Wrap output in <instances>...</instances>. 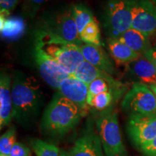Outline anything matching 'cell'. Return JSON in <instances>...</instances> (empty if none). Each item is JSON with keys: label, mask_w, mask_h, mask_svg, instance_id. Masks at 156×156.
<instances>
[{"label": "cell", "mask_w": 156, "mask_h": 156, "mask_svg": "<svg viewBox=\"0 0 156 156\" xmlns=\"http://www.w3.org/2000/svg\"><path fill=\"white\" fill-rule=\"evenodd\" d=\"M13 119L20 125H30L38 116L43 104L39 82L21 71H15L12 83Z\"/></svg>", "instance_id": "6da1fadb"}, {"label": "cell", "mask_w": 156, "mask_h": 156, "mask_svg": "<svg viewBox=\"0 0 156 156\" xmlns=\"http://www.w3.org/2000/svg\"><path fill=\"white\" fill-rule=\"evenodd\" d=\"M83 113L75 103L56 93L43 114L41 129L54 139L63 137L80 122Z\"/></svg>", "instance_id": "7a4b0ae2"}, {"label": "cell", "mask_w": 156, "mask_h": 156, "mask_svg": "<svg viewBox=\"0 0 156 156\" xmlns=\"http://www.w3.org/2000/svg\"><path fill=\"white\" fill-rule=\"evenodd\" d=\"M34 43L71 75L85 61L80 46L50 33L36 29Z\"/></svg>", "instance_id": "3957f363"}, {"label": "cell", "mask_w": 156, "mask_h": 156, "mask_svg": "<svg viewBox=\"0 0 156 156\" xmlns=\"http://www.w3.org/2000/svg\"><path fill=\"white\" fill-rule=\"evenodd\" d=\"M96 128L106 156H128L122 141L117 113L112 106L101 112Z\"/></svg>", "instance_id": "277c9868"}, {"label": "cell", "mask_w": 156, "mask_h": 156, "mask_svg": "<svg viewBox=\"0 0 156 156\" xmlns=\"http://www.w3.org/2000/svg\"><path fill=\"white\" fill-rule=\"evenodd\" d=\"M36 29L50 33L80 46L83 44L80 37L71 7L44 15Z\"/></svg>", "instance_id": "5b68a950"}, {"label": "cell", "mask_w": 156, "mask_h": 156, "mask_svg": "<svg viewBox=\"0 0 156 156\" xmlns=\"http://www.w3.org/2000/svg\"><path fill=\"white\" fill-rule=\"evenodd\" d=\"M132 0H108L103 28L108 38H118L132 28Z\"/></svg>", "instance_id": "8992f818"}, {"label": "cell", "mask_w": 156, "mask_h": 156, "mask_svg": "<svg viewBox=\"0 0 156 156\" xmlns=\"http://www.w3.org/2000/svg\"><path fill=\"white\" fill-rule=\"evenodd\" d=\"M122 108L129 116H156V97L147 85L134 83L124 95Z\"/></svg>", "instance_id": "52a82bcc"}, {"label": "cell", "mask_w": 156, "mask_h": 156, "mask_svg": "<svg viewBox=\"0 0 156 156\" xmlns=\"http://www.w3.org/2000/svg\"><path fill=\"white\" fill-rule=\"evenodd\" d=\"M33 56L41 77L52 88L58 90L62 82L71 76L53 58L45 54L36 43L34 45Z\"/></svg>", "instance_id": "ba28073f"}, {"label": "cell", "mask_w": 156, "mask_h": 156, "mask_svg": "<svg viewBox=\"0 0 156 156\" xmlns=\"http://www.w3.org/2000/svg\"><path fill=\"white\" fill-rule=\"evenodd\" d=\"M132 28L151 36L156 32V7L151 0H132Z\"/></svg>", "instance_id": "9c48e42d"}, {"label": "cell", "mask_w": 156, "mask_h": 156, "mask_svg": "<svg viewBox=\"0 0 156 156\" xmlns=\"http://www.w3.org/2000/svg\"><path fill=\"white\" fill-rule=\"evenodd\" d=\"M126 130L132 143L140 149L156 137V116H129Z\"/></svg>", "instance_id": "30bf717a"}, {"label": "cell", "mask_w": 156, "mask_h": 156, "mask_svg": "<svg viewBox=\"0 0 156 156\" xmlns=\"http://www.w3.org/2000/svg\"><path fill=\"white\" fill-rule=\"evenodd\" d=\"M58 92L75 103L84 115L88 106L87 103L88 85L87 84L71 75L61 83Z\"/></svg>", "instance_id": "8fae6325"}, {"label": "cell", "mask_w": 156, "mask_h": 156, "mask_svg": "<svg viewBox=\"0 0 156 156\" xmlns=\"http://www.w3.org/2000/svg\"><path fill=\"white\" fill-rule=\"evenodd\" d=\"M67 156H104L98 134L90 128L77 140Z\"/></svg>", "instance_id": "7c38bea8"}, {"label": "cell", "mask_w": 156, "mask_h": 156, "mask_svg": "<svg viewBox=\"0 0 156 156\" xmlns=\"http://www.w3.org/2000/svg\"><path fill=\"white\" fill-rule=\"evenodd\" d=\"M80 49L85 61L108 75L115 74L114 64L102 46L83 44L80 46Z\"/></svg>", "instance_id": "4fadbf2b"}, {"label": "cell", "mask_w": 156, "mask_h": 156, "mask_svg": "<svg viewBox=\"0 0 156 156\" xmlns=\"http://www.w3.org/2000/svg\"><path fill=\"white\" fill-rule=\"evenodd\" d=\"M12 116V98L11 77L5 70H2L0 75V128L8 126Z\"/></svg>", "instance_id": "5bb4252c"}, {"label": "cell", "mask_w": 156, "mask_h": 156, "mask_svg": "<svg viewBox=\"0 0 156 156\" xmlns=\"http://www.w3.org/2000/svg\"><path fill=\"white\" fill-rule=\"evenodd\" d=\"M126 72L136 83L149 85L156 83V69L145 56H140L126 65Z\"/></svg>", "instance_id": "9a60e30c"}, {"label": "cell", "mask_w": 156, "mask_h": 156, "mask_svg": "<svg viewBox=\"0 0 156 156\" xmlns=\"http://www.w3.org/2000/svg\"><path fill=\"white\" fill-rule=\"evenodd\" d=\"M108 48L110 55L118 65L126 64L140 57L141 54L134 51L117 38H108Z\"/></svg>", "instance_id": "2e32d148"}, {"label": "cell", "mask_w": 156, "mask_h": 156, "mask_svg": "<svg viewBox=\"0 0 156 156\" xmlns=\"http://www.w3.org/2000/svg\"><path fill=\"white\" fill-rule=\"evenodd\" d=\"M117 39L140 54H144L151 48L148 36L132 28L126 30Z\"/></svg>", "instance_id": "e0dca14e"}, {"label": "cell", "mask_w": 156, "mask_h": 156, "mask_svg": "<svg viewBox=\"0 0 156 156\" xmlns=\"http://www.w3.org/2000/svg\"><path fill=\"white\" fill-rule=\"evenodd\" d=\"M106 74L89 62L84 61L72 76L88 85L95 79L103 77Z\"/></svg>", "instance_id": "ac0fdd59"}, {"label": "cell", "mask_w": 156, "mask_h": 156, "mask_svg": "<svg viewBox=\"0 0 156 156\" xmlns=\"http://www.w3.org/2000/svg\"><path fill=\"white\" fill-rule=\"evenodd\" d=\"M73 15L79 34L89 23L95 19L92 11L83 4H76L71 6Z\"/></svg>", "instance_id": "d6986e66"}, {"label": "cell", "mask_w": 156, "mask_h": 156, "mask_svg": "<svg viewBox=\"0 0 156 156\" xmlns=\"http://www.w3.org/2000/svg\"><path fill=\"white\" fill-rule=\"evenodd\" d=\"M30 145L36 156H66V153L55 145L42 140L32 139Z\"/></svg>", "instance_id": "ffe728a7"}, {"label": "cell", "mask_w": 156, "mask_h": 156, "mask_svg": "<svg viewBox=\"0 0 156 156\" xmlns=\"http://www.w3.org/2000/svg\"><path fill=\"white\" fill-rule=\"evenodd\" d=\"M80 37L83 44L101 46L100 27L96 18L83 29Z\"/></svg>", "instance_id": "44dd1931"}, {"label": "cell", "mask_w": 156, "mask_h": 156, "mask_svg": "<svg viewBox=\"0 0 156 156\" xmlns=\"http://www.w3.org/2000/svg\"><path fill=\"white\" fill-rule=\"evenodd\" d=\"M116 98L112 91H106L95 95L88 103V106L103 112L112 106L113 101ZM117 99V98H116Z\"/></svg>", "instance_id": "7402d4cb"}, {"label": "cell", "mask_w": 156, "mask_h": 156, "mask_svg": "<svg viewBox=\"0 0 156 156\" xmlns=\"http://www.w3.org/2000/svg\"><path fill=\"white\" fill-rule=\"evenodd\" d=\"M16 142V129L12 126L0 137V155H10L11 151Z\"/></svg>", "instance_id": "603a6c76"}, {"label": "cell", "mask_w": 156, "mask_h": 156, "mask_svg": "<svg viewBox=\"0 0 156 156\" xmlns=\"http://www.w3.org/2000/svg\"><path fill=\"white\" fill-rule=\"evenodd\" d=\"M21 20H5L1 18V32L6 37H14L15 35H19L20 32L23 28V25Z\"/></svg>", "instance_id": "cb8c5ba5"}, {"label": "cell", "mask_w": 156, "mask_h": 156, "mask_svg": "<svg viewBox=\"0 0 156 156\" xmlns=\"http://www.w3.org/2000/svg\"><path fill=\"white\" fill-rule=\"evenodd\" d=\"M49 0H24L23 4V11L27 17L34 19L41 7Z\"/></svg>", "instance_id": "d4e9b609"}, {"label": "cell", "mask_w": 156, "mask_h": 156, "mask_svg": "<svg viewBox=\"0 0 156 156\" xmlns=\"http://www.w3.org/2000/svg\"><path fill=\"white\" fill-rule=\"evenodd\" d=\"M20 0H0L1 17L8 16L14 10Z\"/></svg>", "instance_id": "484cf974"}, {"label": "cell", "mask_w": 156, "mask_h": 156, "mask_svg": "<svg viewBox=\"0 0 156 156\" xmlns=\"http://www.w3.org/2000/svg\"><path fill=\"white\" fill-rule=\"evenodd\" d=\"M11 156H31V152L29 147L23 143L16 142L12 149Z\"/></svg>", "instance_id": "4316f807"}, {"label": "cell", "mask_w": 156, "mask_h": 156, "mask_svg": "<svg viewBox=\"0 0 156 156\" xmlns=\"http://www.w3.org/2000/svg\"><path fill=\"white\" fill-rule=\"evenodd\" d=\"M142 153L147 156H156V137L140 148Z\"/></svg>", "instance_id": "83f0119b"}, {"label": "cell", "mask_w": 156, "mask_h": 156, "mask_svg": "<svg viewBox=\"0 0 156 156\" xmlns=\"http://www.w3.org/2000/svg\"><path fill=\"white\" fill-rule=\"evenodd\" d=\"M143 56L153 64L156 69V46L148 49L143 54Z\"/></svg>", "instance_id": "f1b7e54d"}, {"label": "cell", "mask_w": 156, "mask_h": 156, "mask_svg": "<svg viewBox=\"0 0 156 156\" xmlns=\"http://www.w3.org/2000/svg\"><path fill=\"white\" fill-rule=\"evenodd\" d=\"M149 87L151 88V90L152 91H153L154 94H155V97H156V83L155 84H153V85H149Z\"/></svg>", "instance_id": "f546056e"}, {"label": "cell", "mask_w": 156, "mask_h": 156, "mask_svg": "<svg viewBox=\"0 0 156 156\" xmlns=\"http://www.w3.org/2000/svg\"><path fill=\"white\" fill-rule=\"evenodd\" d=\"M151 2L154 4V5H155V6L156 7V0H151Z\"/></svg>", "instance_id": "4dcf8cb0"}, {"label": "cell", "mask_w": 156, "mask_h": 156, "mask_svg": "<svg viewBox=\"0 0 156 156\" xmlns=\"http://www.w3.org/2000/svg\"><path fill=\"white\" fill-rule=\"evenodd\" d=\"M0 156H11V155H0Z\"/></svg>", "instance_id": "1f68e13d"}, {"label": "cell", "mask_w": 156, "mask_h": 156, "mask_svg": "<svg viewBox=\"0 0 156 156\" xmlns=\"http://www.w3.org/2000/svg\"><path fill=\"white\" fill-rule=\"evenodd\" d=\"M66 156H67V154H66Z\"/></svg>", "instance_id": "d6a6232c"}]
</instances>
